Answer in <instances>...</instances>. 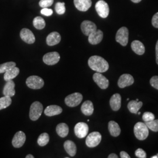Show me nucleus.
Returning <instances> with one entry per match:
<instances>
[{"instance_id": "obj_40", "label": "nucleus", "mask_w": 158, "mask_h": 158, "mask_svg": "<svg viewBox=\"0 0 158 158\" xmlns=\"http://www.w3.org/2000/svg\"><path fill=\"white\" fill-rule=\"evenodd\" d=\"M152 24L155 28H158V12L153 15L152 19Z\"/></svg>"}, {"instance_id": "obj_5", "label": "nucleus", "mask_w": 158, "mask_h": 158, "mask_svg": "<svg viewBox=\"0 0 158 158\" xmlns=\"http://www.w3.org/2000/svg\"><path fill=\"white\" fill-rule=\"evenodd\" d=\"M129 31L126 27H121L119 29L115 36L116 41L123 46L127 45L128 42Z\"/></svg>"}, {"instance_id": "obj_12", "label": "nucleus", "mask_w": 158, "mask_h": 158, "mask_svg": "<svg viewBox=\"0 0 158 158\" xmlns=\"http://www.w3.org/2000/svg\"><path fill=\"white\" fill-rule=\"evenodd\" d=\"M81 29L83 34L86 36H89L90 34L96 31L97 26L96 24L90 21H84L81 24Z\"/></svg>"}, {"instance_id": "obj_19", "label": "nucleus", "mask_w": 158, "mask_h": 158, "mask_svg": "<svg viewBox=\"0 0 158 158\" xmlns=\"http://www.w3.org/2000/svg\"><path fill=\"white\" fill-rule=\"evenodd\" d=\"M61 40V36L57 32H53L49 34L46 38V44L49 46L56 45Z\"/></svg>"}, {"instance_id": "obj_44", "label": "nucleus", "mask_w": 158, "mask_h": 158, "mask_svg": "<svg viewBox=\"0 0 158 158\" xmlns=\"http://www.w3.org/2000/svg\"><path fill=\"white\" fill-rule=\"evenodd\" d=\"M142 0H131L132 2H134V3H139V2H141Z\"/></svg>"}, {"instance_id": "obj_16", "label": "nucleus", "mask_w": 158, "mask_h": 158, "mask_svg": "<svg viewBox=\"0 0 158 158\" xmlns=\"http://www.w3.org/2000/svg\"><path fill=\"white\" fill-rule=\"evenodd\" d=\"M89 42L91 45H97L100 44L103 38V32L101 30L97 29L96 31L90 34L89 36Z\"/></svg>"}, {"instance_id": "obj_27", "label": "nucleus", "mask_w": 158, "mask_h": 158, "mask_svg": "<svg viewBox=\"0 0 158 158\" xmlns=\"http://www.w3.org/2000/svg\"><path fill=\"white\" fill-rule=\"evenodd\" d=\"M19 73V69L15 66L5 72L4 79L6 81L11 80L15 78Z\"/></svg>"}, {"instance_id": "obj_30", "label": "nucleus", "mask_w": 158, "mask_h": 158, "mask_svg": "<svg viewBox=\"0 0 158 158\" xmlns=\"http://www.w3.org/2000/svg\"><path fill=\"white\" fill-rule=\"evenodd\" d=\"M11 103V98L9 96H4L0 98V110L9 107Z\"/></svg>"}, {"instance_id": "obj_28", "label": "nucleus", "mask_w": 158, "mask_h": 158, "mask_svg": "<svg viewBox=\"0 0 158 158\" xmlns=\"http://www.w3.org/2000/svg\"><path fill=\"white\" fill-rule=\"evenodd\" d=\"M56 132L58 135L62 138L67 136L69 134V127L68 125L65 123H60L57 125Z\"/></svg>"}, {"instance_id": "obj_6", "label": "nucleus", "mask_w": 158, "mask_h": 158, "mask_svg": "<svg viewBox=\"0 0 158 158\" xmlns=\"http://www.w3.org/2000/svg\"><path fill=\"white\" fill-rule=\"evenodd\" d=\"M83 100V96L79 93H74L70 94L65 98L64 102L66 104L70 107H74L81 103Z\"/></svg>"}, {"instance_id": "obj_47", "label": "nucleus", "mask_w": 158, "mask_h": 158, "mask_svg": "<svg viewBox=\"0 0 158 158\" xmlns=\"http://www.w3.org/2000/svg\"><path fill=\"white\" fill-rule=\"evenodd\" d=\"M138 114L140 115V114H141V112H138Z\"/></svg>"}, {"instance_id": "obj_36", "label": "nucleus", "mask_w": 158, "mask_h": 158, "mask_svg": "<svg viewBox=\"0 0 158 158\" xmlns=\"http://www.w3.org/2000/svg\"><path fill=\"white\" fill-rule=\"evenodd\" d=\"M54 0H40L39 2L40 6L42 8H48L52 6Z\"/></svg>"}, {"instance_id": "obj_38", "label": "nucleus", "mask_w": 158, "mask_h": 158, "mask_svg": "<svg viewBox=\"0 0 158 158\" xmlns=\"http://www.w3.org/2000/svg\"><path fill=\"white\" fill-rule=\"evenodd\" d=\"M150 84L153 88L158 90V76H155L150 80Z\"/></svg>"}, {"instance_id": "obj_43", "label": "nucleus", "mask_w": 158, "mask_h": 158, "mask_svg": "<svg viewBox=\"0 0 158 158\" xmlns=\"http://www.w3.org/2000/svg\"><path fill=\"white\" fill-rule=\"evenodd\" d=\"M108 158H118V156L116 155V154H115V153H111V154H110V155H109V156H108Z\"/></svg>"}, {"instance_id": "obj_13", "label": "nucleus", "mask_w": 158, "mask_h": 158, "mask_svg": "<svg viewBox=\"0 0 158 158\" xmlns=\"http://www.w3.org/2000/svg\"><path fill=\"white\" fill-rule=\"evenodd\" d=\"M20 37L23 41L28 44H32L35 42L34 34L29 29L23 28L20 32Z\"/></svg>"}, {"instance_id": "obj_20", "label": "nucleus", "mask_w": 158, "mask_h": 158, "mask_svg": "<svg viewBox=\"0 0 158 158\" xmlns=\"http://www.w3.org/2000/svg\"><path fill=\"white\" fill-rule=\"evenodd\" d=\"M15 83L11 80L6 81V85L3 89V94L5 96H9L12 97L15 95Z\"/></svg>"}, {"instance_id": "obj_21", "label": "nucleus", "mask_w": 158, "mask_h": 158, "mask_svg": "<svg viewBox=\"0 0 158 158\" xmlns=\"http://www.w3.org/2000/svg\"><path fill=\"white\" fill-rule=\"evenodd\" d=\"M62 108L56 105H51L46 108L44 113L48 117L57 115L62 113Z\"/></svg>"}, {"instance_id": "obj_26", "label": "nucleus", "mask_w": 158, "mask_h": 158, "mask_svg": "<svg viewBox=\"0 0 158 158\" xmlns=\"http://www.w3.org/2000/svg\"><path fill=\"white\" fill-rule=\"evenodd\" d=\"M143 102L136 100L130 101L128 104V108L130 112L132 114H137L139 109L142 107Z\"/></svg>"}, {"instance_id": "obj_25", "label": "nucleus", "mask_w": 158, "mask_h": 158, "mask_svg": "<svg viewBox=\"0 0 158 158\" xmlns=\"http://www.w3.org/2000/svg\"><path fill=\"white\" fill-rule=\"evenodd\" d=\"M108 130L111 135L117 137L121 133V128L119 125L114 121H111L108 123Z\"/></svg>"}, {"instance_id": "obj_15", "label": "nucleus", "mask_w": 158, "mask_h": 158, "mask_svg": "<svg viewBox=\"0 0 158 158\" xmlns=\"http://www.w3.org/2000/svg\"><path fill=\"white\" fill-rule=\"evenodd\" d=\"M134 83V77L129 74H124L120 76L118 81V85L120 88L130 86Z\"/></svg>"}, {"instance_id": "obj_4", "label": "nucleus", "mask_w": 158, "mask_h": 158, "mask_svg": "<svg viewBox=\"0 0 158 158\" xmlns=\"http://www.w3.org/2000/svg\"><path fill=\"white\" fill-rule=\"evenodd\" d=\"M26 84L30 89L37 90L44 87V81L38 76H31L27 79Z\"/></svg>"}, {"instance_id": "obj_2", "label": "nucleus", "mask_w": 158, "mask_h": 158, "mask_svg": "<svg viewBox=\"0 0 158 158\" xmlns=\"http://www.w3.org/2000/svg\"><path fill=\"white\" fill-rule=\"evenodd\" d=\"M134 131L136 138L140 141L145 140L149 135V130L147 125L142 122H138L135 125Z\"/></svg>"}, {"instance_id": "obj_1", "label": "nucleus", "mask_w": 158, "mask_h": 158, "mask_svg": "<svg viewBox=\"0 0 158 158\" xmlns=\"http://www.w3.org/2000/svg\"><path fill=\"white\" fill-rule=\"evenodd\" d=\"M88 64L93 70L101 73L107 72L109 69L108 63L99 56H91L88 60Z\"/></svg>"}, {"instance_id": "obj_8", "label": "nucleus", "mask_w": 158, "mask_h": 158, "mask_svg": "<svg viewBox=\"0 0 158 158\" xmlns=\"http://www.w3.org/2000/svg\"><path fill=\"white\" fill-rule=\"evenodd\" d=\"M96 11L98 15L102 18H106L108 16L110 12V8L107 3L103 1L100 0L96 3Z\"/></svg>"}, {"instance_id": "obj_18", "label": "nucleus", "mask_w": 158, "mask_h": 158, "mask_svg": "<svg viewBox=\"0 0 158 158\" xmlns=\"http://www.w3.org/2000/svg\"><path fill=\"white\" fill-rule=\"evenodd\" d=\"M110 104L113 111H118L121 106V97L118 93L114 94L110 98Z\"/></svg>"}, {"instance_id": "obj_34", "label": "nucleus", "mask_w": 158, "mask_h": 158, "mask_svg": "<svg viewBox=\"0 0 158 158\" xmlns=\"http://www.w3.org/2000/svg\"><path fill=\"white\" fill-rule=\"evenodd\" d=\"M55 11L57 14L62 15L66 11L64 2H57L55 5Z\"/></svg>"}, {"instance_id": "obj_32", "label": "nucleus", "mask_w": 158, "mask_h": 158, "mask_svg": "<svg viewBox=\"0 0 158 158\" xmlns=\"http://www.w3.org/2000/svg\"><path fill=\"white\" fill-rule=\"evenodd\" d=\"M16 66V63L14 62H6L0 64V73H5L8 70Z\"/></svg>"}, {"instance_id": "obj_45", "label": "nucleus", "mask_w": 158, "mask_h": 158, "mask_svg": "<svg viewBox=\"0 0 158 158\" xmlns=\"http://www.w3.org/2000/svg\"><path fill=\"white\" fill-rule=\"evenodd\" d=\"M26 158H34V156L31 154H29L27 156H26Z\"/></svg>"}, {"instance_id": "obj_14", "label": "nucleus", "mask_w": 158, "mask_h": 158, "mask_svg": "<svg viewBox=\"0 0 158 158\" xmlns=\"http://www.w3.org/2000/svg\"><path fill=\"white\" fill-rule=\"evenodd\" d=\"M26 141V135L23 131H18L14 136L12 143L13 147L19 148L23 147Z\"/></svg>"}, {"instance_id": "obj_3", "label": "nucleus", "mask_w": 158, "mask_h": 158, "mask_svg": "<svg viewBox=\"0 0 158 158\" xmlns=\"http://www.w3.org/2000/svg\"><path fill=\"white\" fill-rule=\"evenodd\" d=\"M43 106L39 102H33L30 107L29 111V117L32 121H36L40 118L42 111H43Z\"/></svg>"}, {"instance_id": "obj_42", "label": "nucleus", "mask_w": 158, "mask_h": 158, "mask_svg": "<svg viewBox=\"0 0 158 158\" xmlns=\"http://www.w3.org/2000/svg\"><path fill=\"white\" fill-rule=\"evenodd\" d=\"M156 62L158 64V40L156 45Z\"/></svg>"}, {"instance_id": "obj_11", "label": "nucleus", "mask_w": 158, "mask_h": 158, "mask_svg": "<svg viewBox=\"0 0 158 158\" xmlns=\"http://www.w3.org/2000/svg\"><path fill=\"white\" fill-rule=\"evenodd\" d=\"M93 80L98 87L102 89H107L109 85V81L105 76H104L101 73L97 72L93 75Z\"/></svg>"}, {"instance_id": "obj_10", "label": "nucleus", "mask_w": 158, "mask_h": 158, "mask_svg": "<svg viewBox=\"0 0 158 158\" xmlns=\"http://www.w3.org/2000/svg\"><path fill=\"white\" fill-rule=\"evenodd\" d=\"M60 55L57 52H52L45 54L43 57V61L46 64L55 65L60 60Z\"/></svg>"}, {"instance_id": "obj_24", "label": "nucleus", "mask_w": 158, "mask_h": 158, "mask_svg": "<svg viewBox=\"0 0 158 158\" xmlns=\"http://www.w3.org/2000/svg\"><path fill=\"white\" fill-rule=\"evenodd\" d=\"M81 110L85 115L89 116L92 115L94 112V106L93 102L89 100L84 102L81 106Z\"/></svg>"}, {"instance_id": "obj_46", "label": "nucleus", "mask_w": 158, "mask_h": 158, "mask_svg": "<svg viewBox=\"0 0 158 158\" xmlns=\"http://www.w3.org/2000/svg\"><path fill=\"white\" fill-rule=\"evenodd\" d=\"M151 158H158V154H157V155H155V156H153L151 157Z\"/></svg>"}, {"instance_id": "obj_41", "label": "nucleus", "mask_w": 158, "mask_h": 158, "mask_svg": "<svg viewBox=\"0 0 158 158\" xmlns=\"http://www.w3.org/2000/svg\"><path fill=\"white\" fill-rule=\"evenodd\" d=\"M120 156L121 158H130V156L125 151H121L120 152Z\"/></svg>"}, {"instance_id": "obj_35", "label": "nucleus", "mask_w": 158, "mask_h": 158, "mask_svg": "<svg viewBox=\"0 0 158 158\" xmlns=\"http://www.w3.org/2000/svg\"><path fill=\"white\" fill-rule=\"evenodd\" d=\"M142 119L144 122H149L155 119V115L153 113L151 112H145L142 115Z\"/></svg>"}, {"instance_id": "obj_29", "label": "nucleus", "mask_w": 158, "mask_h": 158, "mask_svg": "<svg viewBox=\"0 0 158 158\" xmlns=\"http://www.w3.org/2000/svg\"><path fill=\"white\" fill-rule=\"evenodd\" d=\"M33 24L35 28L40 30L45 28L46 26L45 21L44 19L41 17H35L33 21Z\"/></svg>"}, {"instance_id": "obj_7", "label": "nucleus", "mask_w": 158, "mask_h": 158, "mask_svg": "<svg viewBox=\"0 0 158 158\" xmlns=\"http://www.w3.org/2000/svg\"><path fill=\"white\" fill-rule=\"evenodd\" d=\"M102 141V135L98 132H93L87 136L86 145L89 148H94L99 145Z\"/></svg>"}, {"instance_id": "obj_33", "label": "nucleus", "mask_w": 158, "mask_h": 158, "mask_svg": "<svg viewBox=\"0 0 158 158\" xmlns=\"http://www.w3.org/2000/svg\"><path fill=\"white\" fill-rule=\"evenodd\" d=\"M148 128L153 132H158V119H153L151 121L145 123Z\"/></svg>"}, {"instance_id": "obj_17", "label": "nucleus", "mask_w": 158, "mask_h": 158, "mask_svg": "<svg viewBox=\"0 0 158 158\" xmlns=\"http://www.w3.org/2000/svg\"><path fill=\"white\" fill-rule=\"evenodd\" d=\"M76 8L80 11H87L92 5L91 0H74Z\"/></svg>"}, {"instance_id": "obj_37", "label": "nucleus", "mask_w": 158, "mask_h": 158, "mask_svg": "<svg viewBox=\"0 0 158 158\" xmlns=\"http://www.w3.org/2000/svg\"><path fill=\"white\" fill-rule=\"evenodd\" d=\"M135 155L137 158H147V153L141 148L136 149L135 151Z\"/></svg>"}, {"instance_id": "obj_22", "label": "nucleus", "mask_w": 158, "mask_h": 158, "mask_svg": "<svg viewBox=\"0 0 158 158\" xmlns=\"http://www.w3.org/2000/svg\"><path fill=\"white\" fill-rule=\"evenodd\" d=\"M131 48L138 55H142L145 52V46L139 40H134L131 44Z\"/></svg>"}, {"instance_id": "obj_39", "label": "nucleus", "mask_w": 158, "mask_h": 158, "mask_svg": "<svg viewBox=\"0 0 158 158\" xmlns=\"http://www.w3.org/2000/svg\"><path fill=\"white\" fill-rule=\"evenodd\" d=\"M40 12L42 15L49 17V16H51L53 14V10L52 9H49L48 8H44L40 11Z\"/></svg>"}, {"instance_id": "obj_31", "label": "nucleus", "mask_w": 158, "mask_h": 158, "mask_svg": "<svg viewBox=\"0 0 158 158\" xmlns=\"http://www.w3.org/2000/svg\"><path fill=\"white\" fill-rule=\"evenodd\" d=\"M49 142V136L47 133H43L40 135L38 139V143L40 147H45Z\"/></svg>"}, {"instance_id": "obj_23", "label": "nucleus", "mask_w": 158, "mask_h": 158, "mask_svg": "<svg viewBox=\"0 0 158 158\" xmlns=\"http://www.w3.org/2000/svg\"><path fill=\"white\" fill-rule=\"evenodd\" d=\"M64 148L66 152L68 153L70 156L73 157L76 154L77 148L76 144L70 140L66 141L64 143Z\"/></svg>"}, {"instance_id": "obj_9", "label": "nucleus", "mask_w": 158, "mask_h": 158, "mask_svg": "<svg viewBox=\"0 0 158 158\" xmlns=\"http://www.w3.org/2000/svg\"><path fill=\"white\" fill-rule=\"evenodd\" d=\"M74 134L79 138H84L89 132V126L85 123L80 122L74 127Z\"/></svg>"}]
</instances>
